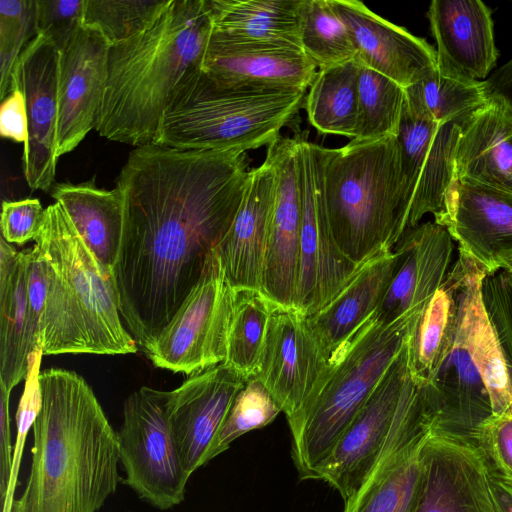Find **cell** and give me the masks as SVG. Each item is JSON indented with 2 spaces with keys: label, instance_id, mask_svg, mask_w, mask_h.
Masks as SVG:
<instances>
[{
  "label": "cell",
  "instance_id": "obj_16",
  "mask_svg": "<svg viewBox=\"0 0 512 512\" xmlns=\"http://www.w3.org/2000/svg\"><path fill=\"white\" fill-rule=\"evenodd\" d=\"M458 243L459 254L486 274L512 253V193L454 179L441 213L434 218Z\"/></svg>",
  "mask_w": 512,
  "mask_h": 512
},
{
  "label": "cell",
  "instance_id": "obj_37",
  "mask_svg": "<svg viewBox=\"0 0 512 512\" xmlns=\"http://www.w3.org/2000/svg\"><path fill=\"white\" fill-rule=\"evenodd\" d=\"M404 100L402 86L358 62V123L354 139L396 136Z\"/></svg>",
  "mask_w": 512,
  "mask_h": 512
},
{
  "label": "cell",
  "instance_id": "obj_44",
  "mask_svg": "<svg viewBox=\"0 0 512 512\" xmlns=\"http://www.w3.org/2000/svg\"><path fill=\"white\" fill-rule=\"evenodd\" d=\"M86 0H36V32L61 51L83 26Z\"/></svg>",
  "mask_w": 512,
  "mask_h": 512
},
{
  "label": "cell",
  "instance_id": "obj_47",
  "mask_svg": "<svg viewBox=\"0 0 512 512\" xmlns=\"http://www.w3.org/2000/svg\"><path fill=\"white\" fill-rule=\"evenodd\" d=\"M28 307L32 329L42 341V319L47 297L46 262L40 249L34 245L28 249Z\"/></svg>",
  "mask_w": 512,
  "mask_h": 512
},
{
  "label": "cell",
  "instance_id": "obj_13",
  "mask_svg": "<svg viewBox=\"0 0 512 512\" xmlns=\"http://www.w3.org/2000/svg\"><path fill=\"white\" fill-rule=\"evenodd\" d=\"M411 512H501L474 442L438 432L429 437Z\"/></svg>",
  "mask_w": 512,
  "mask_h": 512
},
{
  "label": "cell",
  "instance_id": "obj_29",
  "mask_svg": "<svg viewBox=\"0 0 512 512\" xmlns=\"http://www.w3.org/2000/svg\"><path fill=\"white\" fill-rule=\"evenodd\" d=\"M28 249L0 260V383L12 391L29 368V356L42 348L28 307Z\"/></svg>",
  "mask_w": 512,
  "mask_h": 512
},
{
  "label": "cell",
  "instance_id": "obj_24",
  "mask_svg": "<svg viewBox=\"0 0 512 512\" xmlns=\"http://www.w3.org/2000/svg\"><path fill=\"white\" fill-rule=\"evenodd\" d=\"M428 384L438 411L434 432L474 442L476 430L492 416V408L484 380L468 349L458 307L453 345Z\"/></svg>",
  "mask_w": 512,
  "mask_h": 512
},
{
  "label": "cell",
  "instance_id": "obj_52",
  "mask_svg": "<svg viewBox=\"0 0 512 512\" xmlns=\"http://www.w3.org/2000/svg\"><path fill=\"white\" fill-rule=\"evenodd\" d=\"M500 268L505 269L512 274V253L502 260Z\"/></svg>",
  "mask_w": 512,
  "mask_h": 512
},
{
  "label": "cell",
  "instance_id": "obj_32",
  "mask_svg": "<svg viewBox=\"0 0 512 512\" xmlns=\"http://www.w3.org/2000/svg\"><path fill=\"white\" fill-rule=\"evenodd\" d=\"M310 124L320 134L355 138L358 123V62L319 69L305 96Z\"/></svg>",
  "mask_w": 512,
  "mask_h": 512
},
{
  "label": "cell",
  "instance_id": "obj_22",
  "mask_svg": "<svg viewBox=\"0 0 512 512\" xmlns=\"http://www.w3.org/2000/svg\"><path fill=\"white\" fill-rule=\"evenodd\" d=\"M448 230L428 221L407 229L393 250L397 263L376 311L384 323L422 313L448 274L453 244Z\"/></svg>",
  "mask_w": 512,
  "mask_h": 512
},
{
  "label": "cell",
  "instance_id": "obj_41",
  "mask_svg": "<svg viewBox=\"0 0 512 512\" xmlns=\"http://www.w3.org/2000/svg\"><path fill=\"white\" fill-rule=\"evenodd\" d=\"M37 35L36 0H0V98L10 92L12 73Z\"/></svg>",
  "mask_w": 512,
  "mask_h": 512
},
{
  "label": "cell",
  "instance_id": "obj_31",
  "mask_svg": "<svg viewBox=\"0 0 512 512\" xmlns=\"http://www.w3.org/2000/svg\"><path fill=\"white\" fill-rule=\"evenodd\" d=\"M212 33L300 46L303 0H207Z\"/></svg>",
  "mask_w": 512,
  "mask_h": 512
},
{
  "label": "cell",
  "instance_id": "obj_19",
  "mask_svg": "<svg viewBox=\"0 0 512 512\" xmlns=\"http://www.w3.org/2000/svg\"><path fill=\"white\" fill-rule=\"evenodd\" d=\"M301 47L244 41L211 32L201 69L222 86L307 90L317 71Z\"/></svg>",
  "mask_w": 512,
  "mask_h": 512
},
{
  "label": "cell",
  "instance_id": "obj_25",
  "mask_svg": "<svg viewBox=\"0 0 512 512\" xmlns=\"http://www.w3.org/2000/svg\"><path fill=\"white\" fill-rule=\"evenodd\" d=\"M450 272L468 349L487 388L492 415H512V376L481 302L480 284L486 273L460 254Z\"/></svg>",
  "mask_w": 512,
  "mask_h": 512
},
{
  "label": "cell",
  "instance_id": "obj_11",
  "mask_svg": "<svg viewBox=\"0 0 512 512\" xmlns=\"http://www.w3.org/2000/svg\"><path fill=\"white\" fill-rule=\"evenodd\" d=\"M233 298L214 249L197 285L144 350L147 357L158 368L188 376L224 363Z\"/></svg>",
  "mask_w": 512,
  "mask_h": 512
},
{
  "label": "cell",
  "instance_id": "obj_34",
  "mask_svg": "<svg viewBox=\"0 0 512 512\" xmlns=\"http://www.w3.org/2000/svg\"><path fill=\"white\" fill-rule=\"evenodd\" d=\"M276 306L262 291L234 290L224 364L246 380L256 374L269 320Z\"/></svg>",
  "mask_w": 512,
  "mask_h": 512
},
{
  "label": "cell",
  "instance_id": "obj_28",
  "mask_svg": "<svg viewBox=\"0 0 512 512\" xmlns=\"http://www.w3.org/2000/svg\"><path fill=\"white\" fill-rule=\"evenodd\" d=\"M51 196L66 210L86 246L107 276L118 259L124 223L123 200L115 187L105 190L94 181L56 183Z\"/></svg>",
  "mask_w": 512,
  "mask_h": 512
},
{
  "label": "cell",
  "instance_id": "obj_4",
  "mask_svg": "<svg viewBox=\"0 0 512 512\" xmlns=\"http://www.w3.org/2000/svg\"><path fill=\"white\" fill-rule=\"evenodd\" d=\"M47 270L43 355H124L138 350L121 321L113 277L101 269L59 202L35 238Z\"/></svg>",
  "mask_w": 512,
  "mask_h": 512
},
{
  "label": "cell",
  "instance_id": "obj_6",
  "mask_svg": "<svg viewBox=\"0 0 512 512\" xmlns=\"http://www.w3.org/2000/svg\"><path fill=\"white\" fill-rule=\"evenodd\" d=\"M305 93L222 86L195 68L173 92L155 143L183 150L240 152L269 146L298 115Z\"/></svg>",
  "mask_w": 512,
  "mask_h": 512
},
{
  "label": "cell",
  "instance_id": "obj_42",
  "mask_svg": "<svg viewBox=\"0 0 512 512\" xmlns=\"http://www.w3.org/2000/svg\"><path fill=\"white\" fill-rule=\"evenodd\" d=\"M481 302L512 376V274L500 268L483 277Z\"/></svg>",
  "mask_w": 512,
  "mask_h": 512
},
{
  "label": "cell",
  "instance_id": "obj_27",
  "mask_svg": "<svg viewBox=\"0 0 512 512\" xmlns=\"http://www.w3.org/2000/svg\"><path fill=\"white\" fill-rule=\"evenodd\" d=\"M397 255L384 249L362 262L349 282L308 324L330 358L379 308L394 275Z\"/></svg>",
  "mask_w": 512,
  "mask_h": 512
},
{
  "label": "cell",
  "instance_id": "obj_20",
  "mask_svg": "<svg viewBox=\"0 0 512 512\" xmlns=\"http://www.w3.org/2000/svg\"><path fill=\"white\" fill-rule=\"evenodd\" d=\"M345 23L356 60L406 88L437 70L436 50L357 0H331Z\"/></svg>",
  "mask_w": 512,
  "mask_h": 512
},
{
  "label": "cell",
  "instance_id": "obj_45",
  "mask_svg": "<svg viewBox=\"0 0 512 512\" xmlns=\"http://www.w3.org/2000/svg\"><path fill=\"white\" fill-rule=\"evenodd\" d=\"M42 356V348L36 350L29 356V368L25 378L24 391L15 415L17 437L16 444L13 447V465L8 487V493L10 495H14L17 485L18 471L26 437L29 430L33 427L41 407L42 395L39 377L41 373L40 364Z\"/></svg>",
  "mask_w": 512,
  "mask_h": 512
},
{
  "label": "cell",
  "instance_id": "obj_3",
  "mask_svg": "<svg viewBox=\"0 0 512 512\" xmlns=\"http://www.w3.org/2000/svg\"><path fill=\"white\" fill-rule=\"evenodd\" d=\"M211 32L207 0H172L147 30L110 46L99 135L136 147L155 143L177 85L201 68Z\"/></svg>",
  "mask_w": 512,
  "mask_h": 512
},
{
  "label": "cell",
  "instance_id": "obj_51",
  "mask_svg": "<svg viewBox=\"0 0 512 512\" xmlns=\"http://www.w3.org/2000/svg\"><path fill=\"white\" fill-rule=\"evenodd\" d=\"M492 486L501 512H512V491L493 478Z\"/></svg>",
  "mask_w": 512,
  "mask_h": 512
},
{
  "label": "cell",
  "instance_id": "obj_43",
  "mask_svg": "<svg viewBox=\"0 0 512 512\" xmlns=\"http://www.w3.org/2000/svg\"><path fill=\"white\" fill-rule=\"evenodd\" d=\"M474 443L491 477L512 491V415H492L476 430Z\"/></svg>",
  "mask_w": 512,
  "mask_h": 512
},
{
  "label": "cell",
  "instance_id": "obj_2",
  "mask_svg": "<svg viewBox=\"0 0 512 512\" xmlns=\"http://www.w3.org/2000/svg\"><path fill=\"white\" fill-rule=\"evenodd\" d=\"M39 380L30 471L10 512H98L121 481L117 432L81 375L49 368Z\"/></svg>",
  "mask_w": 512,
  "mask_h": 512
},
{
  "label": "cell",
  "instance_id": "obj_30",
  "mask_svg": "<svg viewBox=\"0 0 512 512\" xmlns=\"http://www.w3.org/2000/svg\"><path fill=\"white\" fill-rule=\"evenodd\" d=\"M432 434L425 427L404 430L381 458L352 507L344 512H411L422 449Z\"/></svg>",
  "mask_w": 512,
  "mask_h": 512
},
{
  "label": "cell",
  "instance_id": "obj_38",
  "mask_svg": "<svg viewBox=\"0 0 512 512\" xmlns=\"http://www.w3.org/2000/svg\"><path fill=\"white\" fill-rule=\"evenodd\" d=\"M300 46L319 69L356 58L349 31L331 0H303Z\"/></svg>",
  "mask_w": 512,
  "mask_h": 512
},
{
  "label": "cell",
  "instance_id": "obj_23",
  "mask_svg": "<svg viewBox=\"0 0 512 512\" xmlns=\"http://www.w3.org/2000/svg\"><path fill=\"white\" fill-rule=\"evenodd\" d=\"M275 187L273 161L266 153L263 163L250 170L235 218L215 248L224 277L234 290L261 291Z\"/></svg>",
  "mask_w": 512,
  "mask_h": 512
},
{
  "label": "cell",
  "instance_id": "obj_48",
  "mask_svg": "<svg viewBox=\"0 0 512 512\" xmlns=\"http://www.w3.org/2000/svg\"><path fill=\"white\" fill-rule=\"evenodd\" d=\"M0 134L3 138L18 143L25 144L28 139L26 100L19 83L12 82L9 94L2 100Z\"/></svg>",
  "mask_w": 512,
  "mask_h": 512
},
{
  "label": "cell",
  "instance_id": "obj_7",
  "mask_svg": "<svg viewBox=\"0 0 512 512\" xmlns=\"http://www.w3.org/2000/svg\"><path fill=\"white\" fill-rule=\"evenodd\" d=\"M421 313L384 323L376 312L329 358L328 368L292 435L301 479H318L354 417L415 329Z\"/></svg>",
  "mask_w": 512,
  "mask_h": 512
},
{
  "label": "cell",
  "instance_id": "obj_9",
  "mask_svg": "<svg viewBox=\"0 0 512 512\" xmlns=\"http://www.w3.org/2000/svg\"><path fill=\"white\" fill-rule=\"evenodd\" d=\"M168 391L143 386L123 405L117 432L123 483L159 510L185 498L191 477L185 470L167 411Z\"/></svg>",
  "mask_w": 512,
  "mask_h": 512
},
{
  "label": "cell",
  "instance_id": "obj_36",
  "mask_svg": "<svg viewBox=\"0 0 512 512\" xmlns=\"http://www.w3.org/2000/svg\"><path fill=\"white\" fill-rule=\"evenodd\" d=\"M460 134L457 122L439 124L412 199L407 229L417 226L424 215L431 213L436 218L443 210L446 193L455 179Z\"/></svg>",
  "mask_w": 512,
  "mask_h": 512
},
{
  "label": "cell",
  "instance_id": "obj_26",
  "mask_svg": "<svg viewBox=\"0 0 512 512\" xmlns=\"http://www.w3.org/2000/svg\"><path fill=\"white\" fill-rule=\"evenodd\" d=\"M455 179L512 193V110L489 98L461 125Z\"/></svg>",
  "mask_w": 512,
  "mask_h": 512
},
{
  "label": "cell",
  "instance_id": "obj_33",
  "mask_svg": "<svg viewBox=\"0 0 512 512\" xmlns=\"http://www.w3.org/2000/svg\"><path fill=\"white\" fill-rule=\"evenodd\" d=\"M457 327L455 280L450 271L420 315L411 342L414 374L426 381L450 351Z\"/></svg>",
  "mask_w": 512,
  "mask_h": 512
},
{
  "label": "cell",
  "instance_id": "obj_46",
  "mask_svg": "<svg viewBox=\"0 0 512 512\" xmlns=\"http://www.w3.org/2000/svg\"><path fill=\"white\" fill-rule=\"evenodd\" d=\"M45 208L34 198L3 201L0 226L2 237L10 244L23 245L35 240L43 221Z\"/></svg>",
  "mask_w": 512,
  "mask_h": 512
},
{
  "label": "cell",
  "instance_id": "obj_10",
  "mask_svg": "<svg viewBox=\"0 0 512 512\" xmlns=\"http://www.w3.org/2000/svg\"><path fill=\"white\" fill-rule=\"evenodd\" d=\"M295 138L301 201L296 309L308 317L343 289L359 265L339 248L330 224L324 189L328 148L309 141L302 134Z\"/></svg>",
  "mask_w": 512,
  "mask_h": 512
},
{
  "label": "cell",
  "instance_id": "obj_15",
  "mask_svg": "<svg viewBox=\"0 0 512 512\" xmlns=\"http://www.w3.org/2000/svg\"><path fill=\"white\" fill-rule=\"evenodd\" d=\"M266 153L273 161L276 187L261 291L275 305L296 309L301 229L297 140L280 136Z\"/></svg>",
  "mask_w": 512,
  "mask_h": 512
},
{
  "label": "cell",
  "instance_id": "obj_21",
  "mask_svg": "<svg viewBox=\"0 0 512 512\" xmlns=\"http://www.w3.org/2000/svg\"><path fill=\"white\" fill-rule=\"evenodd\" d=\"M427 17L437 71L463 82L485 81L498 58L489 8L479 0H434Z\"/></svg>",
  "mask_w": 512,
  "mask_h": 512
},
{
  "label": "cell",
  "instance_id": "obj_14",
  "mask_svg": "<svg viewBox=\"0 0 512 512\" xmlns=\"http://www.w3.org/2000/svg\"><path fill=\"white\" fill-rule=\"evenodd\" d=\"M60 51L45 36L36 35L25 47L12 73L23 89L28 139L22 166L31 190L50 192L56 175V132Z\"/></svg>",
  "mask_w": 512,
  "mask_h": 512
},
{
  "label": "cell",
  "instance_id": "obj_49",
  "mask_svg": "<svg viewBox=\"0 0 512 512\" xmlns=\"http://www.w3.org/2000/svg\"><path fill=\"white\" fill-rule=\"evenodd\" d=\"M10 393L0 383V496L1 504L5 501L12 472L13 447L11 443L9 400Z\"/></svg>",
  "mask_w": 512,
  "mask_h": 512
},
{
  "label": "cell",
  "instance_id": "obj_50",
  "mask_svg": "<svg viewBox=\"0 0 512 512\" xmlns=\"http://www.w3.org/2000/svg\"><path fill=\"white\" fill-rule=\"evenodd\" d=\"M487 98H496L512 110V58L484 81Z\"/></svg>",
  "mask_w": 512,
  "mask_h": 512
},
{
  "label": "cell",
  "instance_id": "obj_35",
  "mask_svg": "<svg viewBox=\"0 0 512 512\" xmlns=\"http://www.w3.org/2000/svg\"><path fill=\"white\" fill-rule=\"evenodd\" d=\"M405 106L441 124L460 125L488 101L484 81L468 83L442 76L437 70L404 88Z\"/></svg>",
  "mask_w": 512,
  "mask_h": 512
},
{
  "label": "cell",
  "instance_id": "obj_17",
  "mask_svg": "<svg viewBox=\"0 0 512 512\" xmlns=\"http://www.w3.org/2000/svg\"><path fill=\"white\" fill-rule=\"evenodd\" d=\"M246 379L224 363L189 376L168 391L167 411L182 462L191 476L210 453Z\"/></svg>",
  "mask_w": 512,
  "mask_h": 512
},
{
  "label": "cell",
  "instance_id": "obj_40",
  "mask_svg": "<svg viewBox=\"0 0 512 512\" xmlns=\"http://www.w3.org/2000/svg\"><path fill=\"white\" fill-rule=\"evenodd\" d=\"M282 412L265 386L256 378L246 380L236 395L210 453V460L227 450L237 438L270 424Z\"/></svg>",
  "mask_w": 512,
  "mask_h": 512
},
{
  "label": "cell",
  "instance_id": "obj_18",
  "mask_svg": "<svg viewBox=\"0 0 512 512\" xmlns=\"http://www.w3.org/2000/svg\"><path fill=\"white\" fill-rule=\"evenodd\" d=\"M110 45L82 26L60 51L57 158L73 151L95 128L104 96Z\"/></svg>",
  "mask_w": 512,
  "mask_h": 512
},
{
  "label": "cell",
  "instance_id": "obj_1",
  "mask_svg": "<svg viewBox=\"0 0 512 512\" xmlns=\"http://www.w3.org/2000/svg\"><path fill=\"white\" fill-rule=\"evenodd\" d=\"M247 152L134 148L116 188L121 247L112 272L119 311L145 350L175 316L229 230L245 194Z\"/></svg>",
  "mask_w": 512,
  "mask_h": 512
},
{
  "label": "cell",
  "instance_id": "obj_12",
  "mask_svg": "<svg viewBox=\"0 0 512 512\" xmlns=\"http://www.w3.org/2000/svg\"><path fill=\"white\" fill-rule=\"evenodd\" d=\"M329 358L295 308L273 310L256 377L285 413L290 431L297 426L328 368Z\"/></svg>",
  "mask_w": 512,
  "mask_h": 512
},
{
  "label": "cell",
  "instance_id": "obj_5",
  "mask_svg": "<svg viewBox=\"0 0 512 512\" xmlns=\"http://www.w3.org/2000/svg\"><path fill=\"white\" fill-rule=\"evenodd\" d=\"M324 189L335 240L360 265L393 249L408 227L401 157L396 136L352 139L328 148Z\"/></svg>",
  "mask_w": 512,
  "mask_h": 512
},
{
  "label": "cell",
  "instance_id": "obj_8",
  "mask_svg": "<svg viewBox=\"0 0 512 512\" xmlns=\"http://www.w3.org/2000/svg\"><path fill=\"white\" fill-rule=\"evenodd\" d=\"M415 329L319 470L318 479L341 495L344 511L352 507L400 428L428 394V382L417 377L411 365Z\"/></svg>",
  "mask_w": 512,
  "mask_h": 512
},
{
  "label": "cell",
  "instance_id": "obj_39",
  "mask_svg": "<svg viewBox=\"0 0 512 512\" xmlns=\"http://www.w3.org/2000/svg\"><path fill=\"white\" fill-rule=\"evenodd\" d=\"M172 0H86L83 26L98 32L110 45L147 30Z\"/></svg>",
  "mask_w": 512,
  "mask_h": 512
}]
</instances>
